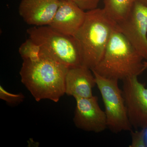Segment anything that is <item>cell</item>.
<instances>
[{
  "instance_id": "1",
  "label": "cell",
  "mask_w": 147,
  "mask_h": 147,
  "mask_svg": "<svg viewBox=\"0 0 147 147\" xmlns=\"http://www.w3.org/2000/svg\"><path fill=\"white\" fill-rule=\"evenodd\" d=\"M68 69L40 53L36 59L24 60L19 74L21 82L36 101L47 99L58 102L65 94Z\"/></svg>"
},
{
  "instance_id": "2",
  "label": "cell",
  "mask_w": 147,
  "mask_h": 147,
  "mask_svg": "<svg viewBox=\"0 0 147 147\" xmlns=\"http://www.w3.org/2000/svg\"><path fill=\"white\" fill-rule=\"evenodd\" d=\"M118 30L113 33L102 59L92 69L109 79L123 80L138 76L147 69V61Z\"/></svg>"
},
{
  "instance_id": "3",
  "label": "cell",
  "mask_w": 147,
  "mask_h": 147,
  "mask_svg": "<svg viewBox=\"0 0 147 147\" xmlns=\"http://www.w3.org/2000/svg\"><path fill=\"white\" fill-rule=\"evenodd\" d=\"M117 24L103 9L86 11L84 23L75 35L82 55V65L93 69L102 57Z\"/></svg>"
},
{
  "instance_id": "4",
  "label": "cell",
  "mask_w": 147,
  "mask_h": 147,
  "mask_svg": "<svg viewBox=\"0 0 147 147\" xmlns=\"http://www.w3.org/2000/svg\"><path fill=\"white\" fill-rule=\"evenodd\" d=\"M27 32L42 54L68 68L82 65L81 52L74 36L63 34L49 26L31 27Z\"/></svg>"
},
{
  "instance_id": "5",
  "label": "cell",
  "mask_w": 147,
  "mask_h": 147,
  "mask_svg": "<svg viewBox=\"0 0 147 147\" xmlns=\"http://www.w3.org/2000/svg\"><path fill=\"white\" fill-rule=\"evenodd\" d=\"M92 72L104 103L107 127L116 134L131 131L132 127L129 119L122 91L119 88L118 80L105 78Z\"/></svg>"
},
{
  "instance_id": "6",
  "label": "cell",
  "mask_w": 147,
  "mask_h": 147,
  "mask_svg": "<svg viewBox=\"0 0 147 147\" xmlns=\"http://www.w3.org/2000/svg\"><path fill=\"white\" fill-rule=\"evenodd\" d=\"M123 94L129 119L132 128H147V88L138 76L123 81Z\"/></svg>"
},
{
  "instance_id": "7",
  "label": "cell",
  "mask_w": 147,
  "mask_h": 147,
  "mask_svg": "<svg viewBox=\"0 0 147 147\" xmlns=\"http://www.w3.org/2000/svg\"><path fill=\"white\" fill-rule=\"evenodd\" d=\"M117 26L139 55L147 60V6L137 1L129 15Z\"/></svg>"
},
{
  "instance_id": "8",
  "label": "cell",
  "mask_w": 147,
  "mask_h": 147,
  "mask_svg": "<svg viewBox=\"0 0 147 147\" xmlns=\"http://www.w3.org/2000/svg\"><path fill=\"white\" fill-rule=\"evenodd\" d=\"M75 99L73 120L76 127L95 133L102 132L108 128L106 115L99 106L97 96Z\"/></svg>"
},
{
  "instance_id": "9",
  "label": "cell",
  "mask_w": 147,
  "mask_h": 147,
  "mask_svg": "<svg viewBox=\"0 0 147 147\" xmlns=\"http://www.w3.org/2000/svg\"><path fill=\"white\" fill-rule=\"evenodd\" d=\"M86 11L69 0H60L59 5L49 26L59 32L74 36L84 23Z\"/></svg>"
},
{
  "instance_id": "10",
  "label": "cell",
  "mask_w": 147,
  "mask_h": 147,
  "mask_svg": "<svg viewBox=\"0 0 147 147\" xmlns=\"http://www.w3.org/2000/svg\"><path fill=\"white\" fill-rule=\"evenodd\" d=\"M60 0H21L19 15L27 24L49 26L57 10Z\"/></svg>"
},
{
  "instance_id": "11",
  "label": "cell",
  "mask_w": 147,
  "mask_h": 147,
  "mask_svg": "<svg viewBox=\"0 0 147 147\" xmlns=\"http://www.w3.org/2000/svg\"><path fill=\"white\" fill-rule=\"evenodd\" d=\"M96 85L92 69L84 65L69 68L65 77V94L74 98L93 96L92 89Z\"/></svg>"
},
{
  "instance_id": "12",
  "label": "cell",
  "mask_w": 147,
  "mask_h": 147,
  "mask_svg": "<svg viewBox=\"0 0 147 147\" xmlns=\"http://www.w3.org/2000/svg\"><path fill=\"white\" fill-rule=\"evenodd\" d=\"M137 0H104L103 10L117 24L127 18Z\"/></svg>"
},
{
  "instance_id": "13",
  "label": "cell",
  "mask_w": 147,
  "mask_h": 147,
  "mask_svg": "<svg viewBox=\"0 0 147 147\" xmlns=\"http://www.w3.org/2000/svg\"><path fill=\"white\" fill-rule=\"evenodd\" d=\"M18 52L24 60H35L40 56L39 46L31 39L28 38L19 47Z\"/></svg>"
},
{
  "instance_id": "14",
  "label": "cell",
  "mask_w": 147,
  "mask_h": 147,
  "mask_svg": "<svg viewBox=\"0 0 147 147\" xmlns=\"http://www.w3.org/2000/svg\"><path fill=\"white\" fill-rule=\"evenodd\" d=\"M0 98L5 100L9 104L16 105L21 103L25 98V96L22 93L12 94L7 91L0 86Z\"/></svg>"
},
{
  "instance_id": "15",
  "label": "cell",
  "mask_w": 147,
  "mask_h": 147,
  "mask_svg": "<svg viewBox=\"0 0 147 147\" xmlns=\"http://www.w3.org/2000/svg\"><path fill=\"white\" fill-rule=\"evenodd\" d=\"M146 129H141L135 131H131V144L130 147H146Z\"/></svg>"
},
{
  "instance_id": "16",
  "label": "cell",
  "mask_w": 147,
  "mask_h": 147,
  "mask_svg": "<svg viewBox=\"0 0 147 147\" xmlns=\"http://www.w3.org/2000/svg\"><path fill=\"white\" fill-rule=\"evenodd\" d=\"M85 11L92 10L98 8L100 0H69Z\"/></svg>"
},
{
  "instance_id": "17",
  "label": "cell",
  "mask_w": 147,
  "mask_h": 147,
  "mask_svg": "<svg viewBox=\"0 0 147 147\" xmlns=\"http://www.w3.org/2000/svg\"><path fill=\"white\" fill-rule=\"evenodd\" d=\"M137 1L147 6V0H137Z\"/></svg>"
},
{
  "instance_id": "18",
  "label": "cell",
  "mask_w": 147,
  "mask_h": 147,
  "mask_svg": "<svg viewBox=\"0 0 147 147\" xmlns=\"http://www.w3.org/2000/svg\"><path fill=\"white\" fill-rule=\"evenodd\" d=\"M145 137H146V146L147 145V130H146V135H145Z\"/></svg>"
}]
</instances>
